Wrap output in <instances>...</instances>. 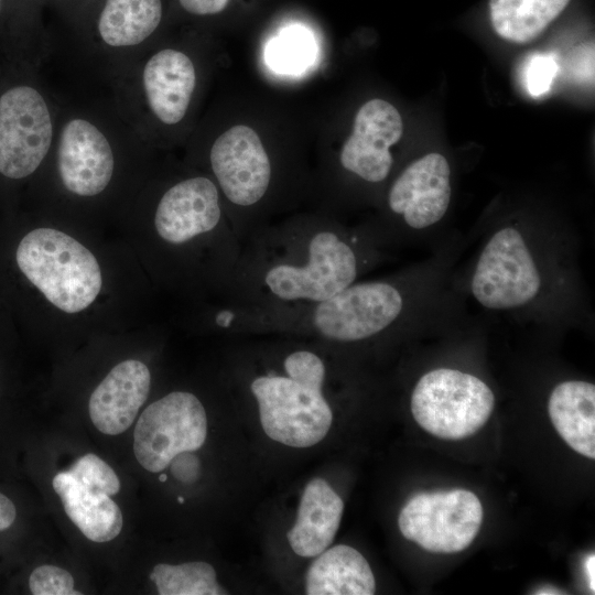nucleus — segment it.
I'll return each instance as SVG.
<instances>
[{
	"mask_svg": "<svg viewBox=\"0 0 595 595\" xmlns=\"http://www.w3.org/2000/svg\"><path fill=\"white\" fill-rule=\"evenodd\" d=\"M382 244L376 234L327 225L251 234L230 278L234 301L259 309L320 303L369 271Z\"/></svg>",
	"mask_w": 595,
	"mask_h": 595,
	"instance_id": "1",
	"label": "nucleus"
},
{
	"mask_svg": "<svg viewBox=\"0 0 595 595\" xmlns=\"http://www.w3.org/2000/svg\"><path fill=\"white\" fill-rule=\"evenodd\" d=\"M575 283L567 234H543L508 223L486 234L464 286L488 312L539 321L565 309Z\"/></svg>",
	"mask_w": 595,
	"mask_h": 595,
	"instance_id": "2",
	"label": "nucleus"
},
{
	"mask_svg": "<svg viewBox=\"0 0 595 595\" xmlns=\"http://www.w3.org/2000/svg\"><path fill=\"white\" fill-rule=\"evenodd\" d=\"M442 271L432 263L385 279L351 283L310 306L267 312L270 329L305 331L327 342H367L402 326H416L444 296Z\"/></svg>",
	"mask_w": 595,
	"mask_h": 595,
	"instance_id": "3",
	"label": "nucleus"
},
{
	"mask_svg": "<svg viewBox=\"0 0 595 595\" xmlns=\"http://www.w3.org/2000/svg\"><path fill=\"white\" fill-rule=\"evenodd\" d=\"M284 374L267 372L250 383L266 434L291 447L321 442L333 422L324 394L326 365L314 350L298 348L282 361Z\"/></svg>",
	"mask_w": 595,
	"mask_h": 595,
	"instance_id": "4",
	"label": "nucleus"
},
{
	"mask_svg": "<svg viewBox=\"0 0 595 595\" xmlns=\"http://www.w3.org/2000/svg\"><path fill=\"white\" fill-rule=\"evenodd\" d=\"M15 260L21 272L57 309L77 313L101 289V271L94 255L69 235L36 228L20 241Z\"/></svg>",
	"mask_w": 595,
	"mask_h": 595,
	"instance_id": "5",
	"label": "nucleus"
},
{
	"mask_svg": "<svg viewBox=\"0 0 595 595\" xmlns=\"http://www.w3.org/2000/svg\"><path fill=\"white\" fill-rule=\"evenodd\" d=\"M494 404V392L484 380L455 368L425 372L411 394V412L416 423L443 440L475 434L488 421Z\"/></svg>",
	"mask_w": 595,
	"mask_h": 595,
	"instance_id": "6",
	"label": "nucleus"
},
{
	"mask_svg": "<svg viewBox=\"0 0 595 595\" xmlns=\"http://www.w3.org/2000/svg\"><path fill=\"white\" fill-rule=\"evenodd\" d=\"M484 518L478 497L466 489L420 493L402 508V536L433 553H457L476 538Z\"/></svg>",
	"mask_w": 595,
	"mask_h": 595,
	"instance_id": "7",
	"label": "nucleus"
},
{
	"mask_svg": "<svg viewBox=\"0 0 595 595\" xmlns=\"http://www.w3.org/2000/svg\"><path fill=\"white\" fill-rule=\"evenodd\" d=\"M206 435L202 402L191 392L174 391L151 403L139 416L133 451L143 468L159 473L176 455L201 448Z\"/></svg>",
	"mask_w": 595,
	"mask_h": 595,
	"instance_id": "8",
	"label": "nucleus"
},
{
	"mask_svg": "<svg viewBox=\"0 0 595 595\" xmlns=\"http://www.w3.org/2000/svg\"><path fill=\"white\" fill-rule=\"evenodd\" d=\"M52 133L48 108L37 90L18 86L6 91L0 97V173L15 180L32 174Z\"/></svg>",
	"mask_w": 595,
	"mask_h": 595,
	"instance_id": "9",
	"label": "nucleus"
},
{
	"mask_svg": "<svg viewBox=\"0 0 595 595\" xmlns=\"http://www.w3.org/2000/svg\"><path fill=\"white\" fill-rule=\"evenodd\" d=\"M452 197L451 167L441 153H428L410 163L392 183L389 210L405 229L403 238L425 236L445 217Z\"/></svg>",
	"mask_w": 595,
	"mask_h": 595,
	"instance_id": "10",
	"label": "nucleus"
},
{
	"mask_svg": "<svg viewBox=\"0 0 595 595\" xmlns=\"http://www.w3.org/2000/svg\"><path fill=\"white\" fill-rule=\"evenodd\" d=\"M212 170L225 197L237 207H252L263 199L271 184V162L257 132L235 126L214 142Z\"/></svg>",
	"mask_w": 595,
	"mask_h": 595,
	"instance_id": "11",
	"label": "nucleus"
},
{
	"mask_svg": "<svg viewBox=\"0 0 595 595\" xmlns=\"http://www.w3.org/2000/svg\"><path fill=\"white\" fill-rule=\"evenodd\" d=\"M402 131L401 116L390 102L367 101L357 111L353 133L340 150L342 166L368 183L385 181L393 164L389 149Z\"/></svg>",
	"mask_w": 595,
	"mask_h": 595,
	"instance_id": "12",
	"label": "nucleus"
},
{
	"mask_svg": "<svg viewBox=\"0 0 595 595\" xmlns=\"http://www.w3.org/2000/svg\"><path fill=\"white\" fill-rule=\"evenodd\" d=\"M221 218L215 183L197 176L184 180L165 192L156 207L154 226L165 242L184 245L217 230Z\"/></svg>",
	"mask_w": 595,
	"mask_h": 595,
	"instance_id": "13",
	"label": "nucleus"
},
{
	"mask_svg": "<svg viewBox=\"0 0 595 595\" xmlns=\"http://www.w3.org/2000/svg\"><path fill=\"white\" fill-rule=\"evenodd\" d=\"M58 171L65 187L74 194L94 196L102 192L113 171L106 137L86 120H71L61 134Z\"/></svg>",
	"mask_w": 595,
	"mask_h": 595,
	"instance_id": "14",
	"label": "nucleus"
},
{
	"mask_svg": "<svg viewBox=\"0 0 595 595\" xmlns=\"http://www.w3.org/2000/svg\"><path fill=\"white\" fill-rule=\"evenodd\" d=\"M150 385V370L142 361L128 359L115 366L90 396L93 424L108 435L128 430L148 398Z\"/></svg>",
	"mask_w": 595,
	"mask_h": 595,
	"instance_id": "15",
	"label": "nucleus"
},
{
	"mask_svg": "<svg viewBox=\"0 0 595 595\" xmlns=\"http://www.w3.org/2000/svg\"><path fill=\"white\" fill-rule=\"evenodd\" d=\"M195 82V68L190 57L172 48L153 55L143 72L149 106L166 125H175L184 118Z\"/></svg>",
	"mask_w": 595,
	"mask_h": 595,
	"instance_id": "16",
	"label": "nucleus"
},
{
	"mask_svg": "<svg viewBox=\"0 0 595 595\" xmlns=\"http://www.w3.org/2000/svg\"><path fill=\"white\" fill-rule=\"evenodd\" d=\"M344 502L328 483L312 479L304 488L294 526L288 532L295 554L314 558L327 549L339 528Z\"/></svg>",
	"mask_w": 595,
	"mask_h": 595,
	"instance_id": "17",
	"label": "nucleus"
},
{
	"mask_svg": "<svg viewBox=\"0 0 595 595\" xmlns=\"http://www.w3.org/2000/svg\"><path fill=\"white\" fill-rule=\"evenodd\" d=\"M52 485L66 515L87 539L101 543L119 536L122 513L109 495L80 483L68 470L57 473Z\"/></svg>",
	"mask_w": 595,
	"mask_h": 595,
	"instance_id": "18",
	"label": "nucleus"
},
{
	"mask_svg": "<svg viewBox=\"0 0 595 595\" xmlns=\"http://www.w3.org/2000/svg\"><path fill=\"white\" fill-rule=\"evenodd\" d=\"M548 412L565 443L578 454L595 458V386L565 380L550 393Z\"/></svg>",
	"mask_w": 595,
	"mask_h": 595,
	"instance_id": "19",
	"label": "nucleus"
},
{
	"mask_svg": "<svg viewBox=\"0 0 595 595\" xmlns=\"http://www.w3.org/2000/svg\"><path fill=\"white\" fill-rule=\"evenodd\" d=\"M305 581L309 595H372L376 592L369 563L346 544L320 553L309 567Z\"/></svg>",
	"mask_w": 595,
	"mask_h": 595,
	"instance_id": "20",
	"label": "nucleus"
},
{
	"mask_svg": "<svg viewBox=\"0 0 595 595\" xmlns=\"http://www.w3.org/2000/svg\"><path fill=\"white\" fill-rule=\"evenodd\" d=\"M570 0H489L496 33L513 43L538 37L560 15Z\"/></svg>",
	"mask_w": 595,
	"mask_h": 595,
	"instance_id": "21",
	"label": "nucleus"
},
{
	"mask_svg": "<svg viewBox=\"0 0 595 595\" xmlns=\"http://www.w3.org/2000/svg\"><path fill=\"white\" fill-rule=\"evenodd\" d=\"M161 18V0H107L98 30L111 46H132L150 36Z\"/></svg>",
	"mask_w": 595,
	"mask_h": 595,
	"instance_id": "22",
	"label": "nucleus"
},
{
	"mask_svg": "<svg viewBox=\"0 0 595 595\" xmlns=\"http://www.w3.org/2000/svg\"><path fill=\"white\" fill-rule=\"evenodd\" d=\"M150 578L160 595H221L227 592L217 583L216 571L206 562L177 565L161 563Z\"/></svg>",
	"mask_w": 595,
	"mask_h": 595,
	"instance_id": "23",
	"label": "nucleus"
},
{
	"mask_svg": "<svg viewBox=\"0 0 595 595\" xmlns=\"http://www.w3.org/2000/svg\"><path fill=\"white\" fill-rule=\"evenodd\" d=\"M313 55V43L299 29L284 31L270 42L267 48L269 64L281 72H296L303 68Z\"/></svg>",
	"mask_w": 595,
	"mask_h": 595,
	"instance_id": "24",
	"label": "nucleus"
},
{
	"mask_svg": "<svg viewBox=\"0 0 595 595\" xmlns=\"http://www.w3.org/2000/svg\"><path fill=\"white\" fill-rule=\"evenodd\" d=\"M68 472L80 483L109 496L120 490V480L115 470L93 453L79 457Z\"/></svg>",
	"mask_w": 595,
	"mask_h": 595,
	"instance_id": "25",
	"label": "nucleus"
},
{
	"mask_svg": "<svg viewBox=\"0 0 595 595\" xmlns=\"http://www.w3.org/2000/svg\"><path fill=\"white\" fill-rule=\"evenodd\" d=\"M559 71L553 53H536L524 65L523 79L527 91L532 97H540L549 91Z\"/></svg>",
	"mask_w": 595,
	"mask_h": 595,
	"instance_id": "26",
	"label": "nucleus"
},
{
	"mask_svg": "<svg viewBox=\"0 0 595 595\" xmlns=\"http://www.w3.org/2000/svg\"><path fill=\"white\" fill-rule=\"evenodd\" d=\"M29 587L34 595H79L74 589L69 572L55 565L37 566L30 575Z\"/></svg>",
	"mask_w": 595,
	"mask_h": 595,
	"instance_id": "27",
	"label": "nucleus"
},
{
	"mask_svg": "<svg viewBox=\"0 0 595 595\" xmlns=\"http://www.w3.org/2000/svg\"><path fill=\"white\" fill-rule=\"evenodd\" d=\"M171 463V472L177 479L184 483H192L197 478L199 462L190 452H183L176 455Z\"/></svg>",
	"mask_w": 595,
	"mask_h": 595,
	"instance_id": "28",
	"label": "nucleus"
},
{
	"mask_svg": "<svg viewBox=\"0 0 595 595\" xmlns=\"http://www.w3.org/2000/svg\"><path fill=\"white\" fill-rule=\"evenodd\" d=\"M181 6L193 14H216L223 11L229 0H178Z\"/></svg>",
	"mask_w": 595,
	"mask_h": 595,
	"instance_id": "29",
	"label": "nucleus"
},
{
	"mask_svg": "<svg viewBox=\"0 0 595 595\" xmlns=\"http://www.w3.org/2000/svg\"><path fill=\"white\" fill-rule=\"evenodd\" d=\"M17 510L14 504L0 493V531L12 526L15 520Z\"/></svg>",
	"mask_w": 595,
	"mask_h": 595,
	"instance_id": "30",
	"label": "nucleus"
},
{
	"mask_svg": "<svg viewBox=\"0 0 595 595\" xmlns=\"http://www.w3.org/2000/svg\"><path fill=\"white\" fill-rule=\"evenodd\" d=\"M594 569H595V556L594 554H591L587 556L585 561V573H586V578L592 591H594V576H595Z\"/></svg>",
	"mask_w": 595,
	"mask_h": 595,
	"instance_id": "31",
	"label": "nucleus"
},
{
	"mask_svg": "<svg viewBox=\"0 0 595 595\" xmlns=\"http://www.w3.org/2000/svg\"><path fill=\"white\" fill-rule=\"evenodd\" d=\"M159 479H160V482H165L167 479V477H166V475L163 474V475H161L159 477Z\"/></svg>",
	"mask_w": 595,
	"mask_h": 595,
	"instance_id": "32",
	"label": "nucleus"
},
{
	"mask_svg": "<svg viewBox=\"0 0 595 595\" xmlns=\"http://www.w3.org/2000/svg\"><path fill=\"white\" fill-rule=\"evenodd\" d=\"M177 500L180 501V504H183L184 498H183V497H178Z\"/></svg>",
	"mask_w": 595,
	"mask_h": 595,
	"instance_id": "33",
	"label": "nucleus"
}]
</instances>
